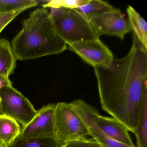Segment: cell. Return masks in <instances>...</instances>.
Segmentation results:
<instances>
[{
	"instance_id": "cell-17",
	"label": "cell",
	"mask_w": 147,
	"mask_h": 147,
	"mask_svg": "<svg viewBox=\"0 0 147 147\" xmlns=\"http://www.w3.org/2000/svg\"><path fill=\"white\" fill-rule=\"evenodd\" d=\"M134 134L137 147H147V100L144 104L138 127Z\"/></svg>"
},
{
	"instance_id": "cell-4",
	"label": "cell",
	"mask_w": 147,
	"mask_h": 147,
	"mask_svg": "<svg viewBox=\"0 0 147 147\" xmlns=\"http://www.w3.org/2000/svg\"><path fill=\"white\" fill-rule=\"evenodd\" d=\"M55 137L61 144L86 138V127L69 103H57L55 108Z\"/></svg>"
},
{
	"instance_id": "cell-22",
	"label": "cell",
	"mask_w": 147,
	"mask_h": 147,
	"mask_svg": "<svg viewBox=\"0 0 147 147\" xmlns=\"http://www.w3.org/2000/svg\"><path fill=\"white\" fill-rule=\"evenodd\" d=\"M61 147H77V140L63 144Z\"/></svg>"
},
{
	"instance_id": "cell-9",
	"label": "cell",
	"mask_w": 147,
	"mask_h": 147,
	"mask_svg": "<svg viewBox=\"0 0 147 147\" xmlns=\"http://www.w3.org/2000/svg\"><path fill=\"white\" fill-rule=\"evenodd\" d=\"M55 105L51 103L37 111L32 121L22 127L20 136L28 138L55 136Z\"/></svg>"
},
{
	"instance_id": "cell-6",
	"label": "cell",
	"mask_w": 147,
	"mask_h": 147,
	"mask_svg": "<svg viewBox=\"0 0 147 147\" xmlns=\"http://www.w3.org/2000/svg\"><path fill=\"white\" fill-rule=\"evenodd\" d=\"M90 23L99 37L106 35L123 40L126 34L132 31L128 19L117 8L93 19Z\"/></svg>"
},
{
	"instance_id": "cell-12",
	"label": "cell",
	"mask_w": 147,
	"mask_h": 147,
	"mask_svg": "<svg viewBox=\"0 0 147 147\" xmlns=\"http://www.w3.org/2000/svg\"><path fill=\"white\" fill-rule=\"evenodd\" d=\"M17 61L10 42L0 39V75L9 78L14 73Z\"/></svg>"
},
{
	"instance_id": "cell-13",
	"label": "cell",
	"mask_w": 147,
	"mask_h": 147,
	"mask_svg": "<svg viewBox=\"0 0 147 147\" xmlns=\"http://www.w3.org/2000/svg\"><path fill=\"white\" fill-rule=\"evenodd\" d=\"M128 20L138 41L147 49V24L142 17L131 6L127 8Z\"/></svg>"
},
{
	"instance_id": "cell-15",
	"label": "cell",
	"mask_w": 147,
	"mask_h": 147,
	"mask_svg": "<svg viewBox=\"0 0 147 147\" xmlns=\"http://www.w3.org/2000/svg\"><path fill=\"white\" fill-rule=\"evenodd\" d=\"M55 136L24 137L20 136L9 147H61Z\"/></svg>"
},
{
	"instance_id": "cell-16",
	"label": "cell",
	"mask_w": 147,
	"mask_h": 147,
	"mask_svg": "<svg viewBox=\"0 0 147 147\" xmlns=\"http://www.w3.org/2000/svg\"><path fill=\"white\" fill-rule=\"evenodd\" d=\"M36 0H0V13L25 11L38 5Z\"/></svg>"
},
{
	"instance_id": "cell-14",
	"label": "cell",
	"mask_w": 147,
	"mask_h": 147,
	"mask_svg": "<svg viewBox=\"0 0 147 147\" xmlns=\"http://www.w3.org/2000/svg\"><path fill=\"white\" fill-rule=\"evenodd\" d=\"M115 8L106 1L100 0H88L86 4L75 9L90 22L93 19L112 11Z\"/></svg>"
},
{
	"instance_id": "cell-7",
	"label": "cell",
	"mask_w": 147,
	"mask_h": 147,
	"mask_svg": "<svg viewBox=\"0 0 147 147\" xmlns=\"http://www.w3.org/2000/svg\"><path fill=\"white\" fill-rule=\"evenodd\" d=\"M67 49L94 67H106L114 59L111 51L99 39L67 45Z\"/></svg>"
},
{
	"instance_id": "cell-1",
	"label": "cell",
	"mask_w": 147,
	"mask_h": 147,
	"mask_svg": "<svg viewBox=\"0 0 147 147\" xmlns=\"http://www.w3.org/2000/svg\"><path fill=\"white\" fill-rule=\"evenodd\" d=\"M94 68L102 109L134 133L147 100V49L133 33L126 55Z\"/></svg>"
},
{
	"instance_id": "cell-10",
	"label": "cell",
	"mask_w": 147,
	"mask_h": 147,
	"mask_svg": "<svg viewBox=\"0 0 147 147\" xmlns=\"http://www.w3.org/2000/svg\"><path fill=\"white\" fill-rule=\"evenodd\" d=\"M94 121L97 126L110 138L129 147H136L132 142L127 128L114 118L95 114Z\"/></svg>"
},
{
	"instance_id": "cell-2",
	"label": "cell",
	"mask_w": 147,
	"mask_h": 147,
	"mask_svg": "<svg viewBox=\"0 0 147 147\" xmlns=\"http://www.w3.org/2000/svg\"><path fill=\"white\" fill-rule=\"evenodd\" d=\"M23 28L13 38L11 47L17 60L26 61L63 53L67 44L54 31L47 8H37L23 20Z\"/></svg>"
},
{
	"instance_id": "cell-21",
	"label": "cell",
	"mask_w": 147,
	"mask_h": 147,
	"mask_svg": "<svg viewBox=\"0 0 147 147\" xmlns=\"http://www.w3.org/2000/svg\"><path fill=\"white\" fill-rule=\"evenodd\" d=\"M12 86V82L9 78L0 75V89L7 86Z\"/></svg>"
},
{
	"instance_id": "cell-5",
	"label": "cell",
	"mask_w": 147,
	"mask_h": 147,
	"mask_svg": "<svg viewBox=\"0 0 147 147\" xmlns=\"http://www.w3.org/2000/svg\"><path fill=\"white\" fill-rule=\"evenodd\" d=\"M37 112L29 99L12 86L0 89V114L13 119L24 127L34 118Z\"/></svg>"
},
{
	"instance_id": "cell-11",
	"label": "cell",
	"mask_w": 147,
	"mask_h": 147,
	"mask_svg": "<svg viewBox=\"0 0 147 147\" xmlns=\"http://www.w3.org/2000/svg\"><path fill=\"white\" fill-rule=\"evenodd\" d=\"M20 125L13 119L0 114V143L9 147L21 132Z\"/></svg>"
},
{
	"instance_id": "cell-23",
	"label": "cell",
	"mask_w": 147,
	"mask_h": 147,
	"mask_svg": "<svg viewBox=\"0 0 147 147\" xmlns=\"http://www.w3.org/2000/svg\"><path fill=\"white\" fill-rule=\"evenodd\" d=\"M0 147H5L4 145H2L1 143H0Z\"/></svg>"
},
{
	"instance_id": "cell-20",
	"label": "cell",
	"mask_w": 147,
	"mask_h": 147,
	"mask_svg": "<svg viewBox=\"0 0 147 147\" xmlns=\"http://www.w3.org/2000/svg\"><path fill=\"white\" fill-rule=\"evenodd\" d=\"M77 147H101L93 139L87 138L77 140Z\"/></svg>"
},
{
	"instance_id": "cell-3",
	"label": "cell",
	"mask_w": 147,
	"mask_h": 147,
	"mask_svg": "<svg viewBox=\"0 0 147 147\" xmlns=\"http://www.w3.org/2000/svg\"><path fill=\"white\" fill-rule=\"evenodd\" d=\"M50 13L55 33L67 45L99 39L90 22L76 9L51 8Z\"/></svg>"
},
{
	"instance_id": "cell-8",
	"label": "cell",
	"mask_w": 147,
	"mask_h": 147,
	"mask_svg": "<svg viewBox=\"0 0 147 147\" xmlns=\"http://www.w3.org/2000/svg\"><path fill=\"white\" fill-rule=\"evenodd\" d=\"M73 110L84 123L89 135L101 147H129L114 141L105 134L94 123L97 109L84 100L77 99L69 103Z\"/></svg>"
},
{
	"instance_id": "cell-18",
	"label": "cell",
	"mask_w": 147,
	"mask_h": 147,
	"mask_svg": "<svg viewBox=\"0 0 147 147\" xmlns=\"http://www.w3.org/2000/svg\"><path fill=\"white\" fill-rule=\"evenodd\" d=\"M88 0H50L47 4L42 6L47 8H64L76 9L87 2Z\"/></svg>"
},
{
	"instance_id": "cell-19",
	"label": "cell",
	"mask_w": 147,
	"mask_h": 147,
	"mask_svg": "<svg viewBox=\"0 0 147 147\" xmlns=\"http://www.w3.org/2000/svg\"><path fill=\"white\" fill-rule=\"evenodd\" d=\"M23 11H15L0 13V34L3 30Z\"/></svg>"
}]
</instances>
